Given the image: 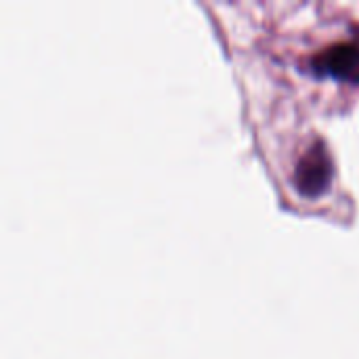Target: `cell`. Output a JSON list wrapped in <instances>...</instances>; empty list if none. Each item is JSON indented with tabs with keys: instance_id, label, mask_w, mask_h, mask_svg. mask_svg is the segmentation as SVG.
Here are the masks:
<instances>
[{
	"instance_id": "obj_1",
	"label": "cell",
	"mask_w": 359,
	"mask_h": 359,
	"mask_svg": "<svg viewBox=\"0 0 359 359\" xmlns=\"http://www.w3.org/2000/svg\"><path fill=\"white\" fill-rule=\"evenodd\" d=\"M332 181V162L322 141H316L299 160L294 170V183L305 196H320Z\"/></svg>"
},
{
	"instance_id": "obj_2",
	"label": "cell",
	"mask_w": 359,
	"mask_h": 359,
	"mask_svg": "<svg viewBox=\"0 0 359 359\" xmlns=\"http://www.w3.org/2000/svg\"><path fill=\"white\" fill-rule=\"evenodd\" d=\"M311 67L318 74H328L341 80L359 82V42H337L313 55Z\"/></svg>"
}]
</instances>
